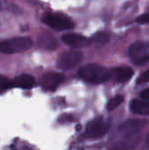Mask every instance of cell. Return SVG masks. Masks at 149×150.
<instances>
[{
  "instance_id": "obj_21",
  "label": "cell",
  "mask_w": 149,
  "mask_h": 150,
  "mask_svg": "<svg viewBox=\"0 0 149 150\" xmlns=\"http://www.w3.org/2000/svg\"><path fill=\"white\" fill-rule=\"evenodd\" d=\"M147 143L149 144V134H148V136H147Z\"/></svg>"
},
{
  "instance_id": "obj_22",
  "label": "cell",
  "mask_w": 149,
  "mask_h": 150,
  "mask_svg": "<svg viewBox=\"0 0 149 150\" xmlns=\"http://www.w3.org/2000/svg\"><path fill=\"white\" fill-rule=\"evenodd\" d=\"M0 6H1V5H0Z\"/></svg>"
},
{
  "instance_id": "obj_19",
  "label": "cell",
  "mask_w": 149,
  "mask_h": 150,
  "mask_svg": "<svg viewBox=\"0 0 149 150\" xmlns=\"http://www.w3.org/2000/svg\"><path fill=\"white\" fill-rule=\"evenodd\" d=\"M136 21L139 24H148L149 23V11L147 13H144L137 18Z\"/></svg>"
},
{
  "instance_id": "obj_20",
  "label": "cell",
  "mask_w": 149,
  "mask_h": 150,
  "mask_svg": "<svg viewBox=\"0 0 149 150\" xmlns=\"http://www.w3.org/2000/svg\"><path fill=\"white\" fill-rule=\"evenodd\" d=\"M141 98H143L144 100H148V101H149V88L144 90V91L141 93Z\"/></svg>"
},
{
  "instance_id": "obj_3",
  "label": "cell",
  "mask_w": 149,
  "mask_h": 150,
  "mask_svg": "<svg viewBox=\"0 0 149 150\" xmlns=\"http://www.w3.org/2000/svg\"><path fill=\"white\" fill-rule=\"evenodd\" d=\"M129 56L136 65H143L149 62V42L138 41L129 48Z\"/></svg>"
},
{
  "instance_id": "obj_6",
  "label": "cell",
  "mask_w": 149,
  "mask_h": 150,
  "mask_svg": "<svg viewBox=\"0 0 149 150\" xmlns=\"http://www.w3.org/2000/svg\"><path fill=\"white\" fill-rule=\"evenodd\" d=\"M83 54L73 50L61 54L57 60V66L61 69H70L77 66L83 60Z\"/></svg>"
},
{
  "instance_id": "obj_1",
  "label": "cell",
  "mask_w": 149,
  "mask_h": 150,
  "mask_svg": "<svg viewBox=\"0 0 149 150\" xmlns=\"http://www.w3.org/2000/svg\"><path fill=\"white\" fill-rule=\"evenodd\" d=\"M78 75L84 81L94 84L104 83L112 77L110 69L102 65L94 63L81 67L78 70Z\"/></svg>"
},
{
  "instance_id": "obj_15",
  "label": "cell",
  "mask_w": 149,
  "mask_h": 150,
  "mask_svg": "<svg viewBox=\"0 0 149 150\" xmlns=\"http://www.w3.org/2000/svg\"><path fill=\"white\" fill-rule=\"evenodd\" d=\"M110 39V35L108 33H105V32H99L97 33H96L93 37H92V41L97 43V44H99V45H103V44H105L108 42Z\"/></svg>"
},
{
  "instance_id": "obj_16",
  "label": "cell",
  "mask_w": 149,
  "mask_h": 150,
  "mask_svg": "<svg viewBox=\"0 0 149 150\" xmlns=\"http://www.w3.org/2000/svg\"><path fill=\"white\" fill-rule=\"evenodd\" d=\"M124 101V98L123 96H120V95H118V96H115L114 98H112L107 104V110L112 112L113 110H115L117 107H119Z\"/></svg>"
},
{
  "instance_id": "obj_4",
  "label": "cell",
  "mask_w": 149,
  "mask_h": 150,
  "mask_svg": "<svg viewBox=\"0 0 149 150\" xmlns=\"http://www.w3.org/2000/svg\"><path fill=\"white\" fill-rule=\"evenodd\" d=\"M110 129V124L103 118L99 117L91 120L86 127L85 135L90 139L103 137Z\"/></svg>"
},
{
  "instance_id": "obj_5",
  "label": "cell",
  "mask_w": 149,
  "mask_h": 150,
  "mask_svg": "<svg viewBox=\"0 0 149 150\" xmlns=\"http://www.w3.org/2000/svg\"><path fill=\"white\" fill-rule=\"evenodd\" d=\"M43 22L51 28L57 31H65L74 28V23L68 18L61 15L47 14L43 18Z\"/></svg>"
},
{
  "instance_id": "obj_8",
  "label": "cell",
  "mask_w": 149,
  "mask_h": 150,
  "mask_svg": "<svg viewBox=\"0 0 149 150\" xmlns=\"http://www.w3.org/2000/svg\"><path fill=\"white\" fill-rule=\"evenodd\" d=\"M64 81V76L60 73H47L40 78V83L46 91H54Z\"/></svg>"
},
{
  "instance_id": "obj_2",
  "label": "cell",
  "mask_w": 149,
  "mask_h": 150,
  "mask_svg": "<svg viewBox=\"0 0 149 150\" xmlns=\"http://www.w3.org/2000/svg\"><path fill=\"white\" fill-rule=\"evenodd\" d=\"M32 46V40L28 37H16L0 41V52L15 54L26 51Z\"/></svg>"
},
{
  "instance_id": "obj_10",
  "label": "cell",
  "mask_w": 149,
  "mask_h": 150,
  "mask_svg": "<svg viewBox=\"0 0 149 150\" xmlns=\"http://www.w3.org/2000/svg\"><path fill=\"white\" fill-rule=\"evenodd\" d=\"M112 77L118 83H126L131 79L133 75V70L128 67L116 68L111 70Z\"/></svg>"
},
{
  "instance_id": "obj_18",
  "label": "cell",
  "mask_w": 149,
  "mask_h": 150,
  "mask_svg": "<svg viewBox=\"0 0 149 150\" xmlns=\"http://www.w3.org/2000/svg\"><path fill=\"white\" fill-rule=\"evenodd\" d=\"M149 82V69L146 70L142 75L140 76V77L137 79V83L139 84H143Z\"/></svg>"
},
{
  "instance_id": "obj_12",
  "label": "cell",
  "mask_w": 149,
  "mask_h": 150,
  "mask_svg": "<svg viewBox=\"0 0 149 150\" xmlns=\"http://www.w3.org/2000/svg\"><path fill=\"white\" fill-rule=\"evenodd\" d=\"M130 110L138 115H149V101L133 99L130 103Z\"/></svg>"
},
{
  "instance_id": "obj_17",
  "label": "cell",
  "mask_w": 149,
  "mask_h": 150,
  "mask_svg": "<svg viewBox=\"0 0 149 150\" xmlns=\"http://www.w3.org/2000/svg\"><path fill=\"white\" fill-rule=\"evenodd\" d=\"M10 87H11V82H10L5 76H0V94L4 92Z\"/></svg>"
},
{
  "instance_id": "obj_11",
  "label": "cell",
  "mask_w": 149,
  "mask_h": 150,
  "mask_svg": "<svg viewBox=\"0 0 149 150\" xmlns=\"http://www.w3.org/2000/svg\"><path fill=\"white\" fill-rule=\"evenodd\" d=\"M35 83V79L30 75H20L15 77L11 81L12 87H18L21 89H31Z\"/></svg>"
},
{
  "instance_id": "obj_7",
  "label": "cell",
  "mask_w": 149,
  "mask_h": 150,
  "mask_svg": "<svg viewBox=\"0 0 149 150\" xmlns=\"http://www.w3.org/2000/svg\"><path fill=\"white\" fill-rule=\"evenodd\" d=\"M148 123L146 119H130L119 127V132L125 136H133Z\"/></svg>"
},
{
  "instance_id": "obj_14",
  "label": "cell",
  "mask_w": 149,
  "mask_h": 150,
  "mask_svg": "<svg viewBox=\"0 0 149 150\" xmlns=\"http://www.w3.org/2000/svg\"><path fill=\"white\" fill-rule=\"evenodd\" d=\"M38 45L41 48L47 50H54L57 47L58 42L52 35L48 33H44L40 35L38 39Z\"/></svg>"
},
{
  "instance_id": "obj_9",
  "label": "cell",
  "mask_w": 149,
  "mask_h": 150,
  "mask_svg": "<svg viewBox=\"0 0 149 150\" xmlns=\"http://www.w3.org/2000/svg\"><path fill=\"white\" fill-rule=\"evenodd\" d=\"M62 41L70 47L73 48H81L89 47L91 43V40L87 37H84L76 33H68L61 37Z\"/></svg>"
},
{
  "instance_id": "obj_13",
  "label": "cell",
  "mask_w": 149,
  "mask_h": 150,
  "mask_svg": "<svg viewBox=\"0 0 149 150\" xmlns=\"http://www.w3.org/2000/svg\"><path fill=\"white\" fill-rule=\"evenodd\" d=\"M139 142V138L133 136H126V139L119 141L112 146L110 150H132L136 147Z\"/></svg>"
}]
</instances>
